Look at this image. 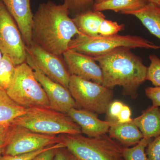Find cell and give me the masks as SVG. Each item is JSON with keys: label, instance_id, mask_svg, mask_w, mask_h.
<instances>
[{"label": "cell", "instance_id": "6da1fadb", "mask_svg": "<svg viewBox=\"0 0 160 160\" xmlns=\"http://www.w3.org/2000/svg\"><path fill=\"white\" fill-rule=\"evenodd\" d=\"M69 14L64 3L49 1L40 4L33 14L32 42L50 53L62 55L73 38L82 34Z\"/></svg>", "mask_w": 160, "mask_h": 160}, {"label": "cell", "instance_id": "7a4b0ae2", "mask_svg": "<svg viewBox=\"0 0 160 160\" xmlns=\"http://www.w3.org/2000/svg\"><path fill=\"white\" fill-rule=\"evenodd\" d=\"M131 49L121 47L94 58L102 72L103 86L122 88L123 94L135 99L138 89L146 81L147 67Z\"/></svg>", "mask_w": 160, "mask_h": 160}, {"label": "cell", "instance_id": "3957f363", "mask_svg": "<svg viewBox=\"0 0 160 160\" xmlns=\"http://www.w3.org/2000/svg\"><path fill=\"white\" fill-rule=\"evenodd\" d=\"M58 136L61 143L78 160H124V146L106 134L95 138L82 134Z\"/></svg>", "mask_w": 160, "mask_h": 160}, {"label": "cell", "instance_id": "277c9868", "mask_svg": "<svg viewBox=\"0 0 160 160\" xmlns=\"http://www.w3.org/2000/svg\"><path fill=\"white\" fill-rule=\"evenodd\" d=\"M12 125L42 134L55 135L82 134L81 128L67 114L46 107L27 108Z\"/></svg>", "mask_w": 160, "mask_h": 160}, {"label": "cell", "instance_id": "5b68a950", "mask_svg": "<svg viewBox=\"0 0 160 160\" xmlns=\"http://www.w3.org/2000/svg\"><path fill=\"white\" fill-rule=\"evenodd\" d=\"M121 47L158 49L160 46L137 36L115 34L110 36H87L78 35L69 43V49L90 56L106 54Z\"/></svg>", "mask_w": 160, "mask_h": 160}, {"label": "cell", "instance_id": "8992f818", "mask_svg": "<svg viewBox=\"0 0 160 160\" xmlns=\"http://www.w3.org/2000/svg\"><path fill=\"white\" fill-rule=\"evenodd\" d=\"M6 92L12 99L24 108H50L45 90L26 62L16 66L14 80Z\"/></svg>", "mask_w": 160, "mask_h": 160}, {"label": "cell", "instance_id": "52a82bcc", "mask_svg": "<svg viewBox=\"0 0 160 160\" xmlns=\"http://www.w3.org/2000/svg\"><path fill=\"white\" fill-rule=\"evenodd\" d=\"M78 109L98 114H106L113 99L112 89L72 75L68 88Z\"/></svg>", "mask_w": 160, "mask_h": 160}, {"label": "cell", "instance_id": "ba28073f", "mask_svg": "<svg viewBox=\"0 0 160 160\" xmlns=\"http://www.w3.org/2000/svg\"><path fill=\"white\" fill-rule=\"evenodd\" d=\"M61 143L59 137L42 134L11 125L8 132V142L2 155H15L37 151Z\"/></svg>", "mask_w": 160, "mask_h": 160}, {"label": "cell", "instance_id": "9c48e42d", "mask_svg": "<svg viewBox=\"0 0 160 160\" xmlns=\"http://www.w3.org/2000/svg\"><path fill=\"white\" fill-rule=\"evenodd\" d=\"M26 47L15 21L0 1V50L18 66L26 62Z\"/></svg>", "mask_w": 160, "mask_h": 160}, {"label": "cell", "instance_id": "30bf717a", "mask_svg": "<svg viewBox=\"0 0 160 160\" xmlns=\"http://www.w3.org/2000/svg\"><path fill=\"white\" fill-rule=\"evenodd\" d=\"M26 50L27 54L43 73L68 89L71 74L61 56L46 51L33 42L26 47Z\"/></svg>", "mask_w": 160, "mask_h": 160}, {"label": "cell", "instance_id": "8fae6325", "mask_svg": "<svg viewBox=\"0 0 160 160\" xmlns=\"http://www.w3.org/2000/svg\"><path fill=\"white\" fill-rule=\"evenodd\" d=\"M26 62L33 69L36 78L45 90L50 109L67 114L72 108H78L69 89L46 76L35 65L27 53Z\"/></svg>", "mask_w": 160, "mask_h": 160}, {"label": "cell", "instance_id": "7c38bea8", "mask_svg": "<svg viewBox=\"0 0 160 160\" xmlns=\"http://www.w3.org/2000/svg\"><path fill=\"white\" fill-rule=\"evenodd\" d=\"M71 75L102 85V72L93 57L68 49L62 54Z\"/></svg>", "mask_w": 160, "mask_h": 160}, {"label": "cell", "instance_id": "4fadbf2b", "mask_svg": "<svg viewBox=\"0 0 160 160\" xmlns=\"http://www.w3.org/2000/svg\"><path fill=\"white\" fill-rule=\"evenodd\" d=\"M15 21L26 46L32 42V14L30 0H0Z\"/></svg>", "mask_w": 160, "mask_h": 160}, {"label": "cell", "instance_id": "5bb4252c", "mask_svg": "<svg viewBox=\"0 0 160 160\" xmlns=\"http://www.w3.org/2000/svg\"><path fill=\"white\" fill-rule=\"evenodd\" d=\"M67 115L80 126L82 132L88 137H98L109 132L111 123L103 121L98 114L82 109L72 108Z\"/></svg>", "mask_w": 160, "mask_h": 160}, {"label": "cell", "instance_id": "9a60e30c", "mask_svg": "<svg viewBox=\"0 0 160 160\" xmlns=\"http://www.w3.org/2000/svg\"><path fill=\"white\" fill-rule=\"evenodd\" d=\"M108 132L110 138L124 147L134 146L143 138L142 132L133 120L129 122L112 123Z\"/></svg>", "mask_w": 160, "mask_h": 160}, {"label": "cell", "instance_id": "2e32d148", "mask_svg": "<svg viewBox=\"0 0 160 160\" xmlns=\"http://www.w3.org/2000/svg\"><path fill=\"white\" fill-rule=\"evenodd\" d=\"M146 138H154L160 135V108L152 106L132 119Z\"/></svg>", "mask_w": 160, "mask_h": 160}, {"label": "cell", "instance_id": "e0dca14e", "mask_svg": "<svg viewBox=\"0 0 160 160\" xmlns=\"http://www.w3.org/2000/svg\"><path fill=\"white\" fill-rule=\"evenodd\" d=\"M122 14L130 15L137 18L151 34L160 40V6L148 3L142 9Z\"/></svg>", "mask_w": 160, "mask_h": 160}, {"label": "cell", "instance_id": "ac0fdd59", "mask_svg": "<svg viewBox=\"0 0 160 160\" xmlns=\"http://www.w3.org/2000/svg\"><path fill=\"white\" fill-rule=\"evenodd\" d=\"M105 18L102 12L90 9L76 15L72 19L81 34L93 37L99 35L100 25Z\"/></svg>", "mask_w": 160, "mask_h": 160}, {"label": "cell", "instance_id": "d6986e66", "mask_svg": "<svg viewBox=\"0 0 160 160\" xmlns=\"http://www.w3.org/2000/svg\"><path fill=\"white\" fill-rule=\"evenodd\" d=\"M26 110L27 108L15 102L6 91L0 88V126H11L14 120Z\"/></svg>", "mask_w": 160, "mask_h": 160}, {"label": "cell", "instance_id": "ffe728a7", "mask_svg": "<svg viewBox=\"0 0 160 160\" xmlns=\"http://www.w3.org/2000/svg\"><path fill=\"white\" fill-rule=\"evenodd\" d=\"M146 0H106L99 3H95L92 7L94 11L111 10L122 14L127 12L136 11L147 4Z\"/></svg>", "mask_w": 160, "mask_h": 160}, {"label": "cell", "instance_id": "44dd1931", "mask_svg": "<svg viewBox=\"0 0 160 160\" xmlns=\"http://www.w3.org/2000/svg\"><path fill=\"white\" fill-rule=\"evenodd\" d=\"M16 66L6 55L0 61V88L7 91L12 84L15 75Z\"/></svg>", "mask_w": 160, "mask_h": 160}, {"label": "cell", "instance_id": "7402d4cb", "mask_svg": "<svg viewBox=\"0 0 160 160\" xmlns=\"http://www.w3.org/2000/svg\"><path fill=\"white\" fill-rule=\"evenodd\" d=\"M153 138H143L136 145L132 147H124L122 155L124 160H148L146 149Z\"/></svg>", "mask_w": 160, "mask_h": 160}, {"label": "cell", "instance_id": "603a6c76", "mask_svg": "<svg viewBox=\"0 0 160 160\" xmlns=\"http://www.w3.org/2000/svg\"><path fill=\"white\" fill-rule=\"evenodd\" d=\"M150 65L147 67L146 80L150 81L156 87H160V59L155 54L149 56Z\"/></svg>", "mask_w": 160, "mask_h": 160}, {"label": "cell", "instance_id": "cb8c5ba5", "mask_svg": "<svg viewBox=\"0 0 160 160\" xmlns=\"http://www.w3.org/2000/svg\"><path fill=\"white\" fill-rule=\"evenodd\" d=\"M69 12L76 15L92 9L96 0H62Z\"/></svg>", "mask_w": 160, "mask_h": 160}, {"label": "cell", "instance_id": "d4e9b609", "mask_svg": "<svg viewBox=\"0 0 160 160\" xmlns=\"http://www.w3.org/2000/svg\"><path fill=\"white\" fill-rule=\"evenodd\" d=\"M123 24H118L117 22L106 19L102 21L99 29V35L110 36L117 34L118 32L124 29Z\"/></svg>", "mask_w": 160, "mask_h": 160}, {"label": "cell", "instance_id": "484cf974", "mask_svg": "<svg viewBox=\"0 0 160 160\" xmlns=\"http://www.w3.org/2000/svg\"><path fill=\"white\" fill-rule=\"evenodd\" d=\"M124 104L118 100L112 101L106 112V121L112 123L118 122V118Z\"/></svg>", "mask_w": 160, "mask_h": 160}, {"label": "cell", "instance_id": "4316f807", "mask_svg": "<svg viewBox=\"0 0 160 160\" xmlns=\"http://www.w3.org/2000/svg\"><path fill=\"white\" fill-rule=\"evenodd\" d=\"M148 160H160V135L154 138L146 147Z\"/></svg>", "mask_w": 160, "mask_h": 160}, {"label": "cell", "instance_id": "83f0119b", "mask_svg": "<svg viewBox=\"0 0 160 160\" xmlns=\"http://www.w3.org/2000/svg\"><path fill=\"white\" fill-rule=\"evenodd\" d=\"M50 146H47L43 149H39L37 151L23 153L15 155H2L0 156V160H32L38 155L45 151L49 148Z\"/></svg>", "mask_w": 160, "mask_h": 160}, {"label": "cell", "instance_id": "f1b7e54d", "mask_svg": "<svg viewBox=\"0 0 160 160\" xmlns=\"http://www.w3.org/2000/svg\"><path fill=\"white\" fill-rule=\"evenodd\" d=\"M63 147L65 146L62 143L52 145L45 151L38 155L32 160H53L57 149Z\"/></svg>", "mask_w": 160, "mask_h": 160}, {"label": "cell", "instance_id": "f546056e", "mask_svg": "<svg viewBox=\"0 0 160 160\" xmlns=\"http://www.w3.org/2000/svg\"><path fill=\"white\" fill-rule=\"evenodd\" d=\"M147 97L151 100L152 106L160 107V87H149L145 89Z\"/></svg>", "mask_w": 160, "mask_h": 160}, {"label": "cell", "instance_id": "4dcf8cb0", "mask_svg": "<svg viewBox=\"0 0 160 160\" xmlns=\"http://www.w3.org/2000/svg\"><path fill=\"white\" fill-rule=\"evenodd\" d=\"M53 160H78L66 147H63L57 149Z\"/></svg>", "mask_w": 160, "mask_h": 160}, {"label": "cell", "instance_id": "1f68e13d", "mask_svg": "<svg viewBox=\"0 0 160 160\" xmlns=\"http://www.w3.org/2000/svg\"><path fill=\"white\" fill-rule=\"evenodd\" d=\"M131 117V109L129 106L124 104L118 117V122L124 123L131 122L132 120Z\"/></svg>", "mask_w": 160, "mask_h": 160}, {"label": "cell", "instance_id": "d6a6232c", "mask_svg": "<svg viewBox=\"0 0 160 160\" xmlns=\"http://www.w3.org/2000/svg\"><path fill=\"white\" fill-rule=\"evenodd\" d=\"M8 132L9 130L6 134L0 137V156L3 154L8 142Z\"/></svg>", "mask_w": 160, "mask_h": 160}, {"label": "cell", "instance_id": "836d02e7", "mask_svg": "<svg viewBox=\"0 0 160 160\" xmlns=\"http://www.w3.org/2000/svg\"><path fill=\"white\" fill-rule=\"evenodd\" d=\"M10 126H0V137L7 133Z\"/></svg>", "mask_w": 160, "mask_h": 160}, {"label": "cell", "instance_id": "e575fe53", "mask_svg": "<svg viewBox=\"0 0 160 160\" xmlns=\"http://www.w3.org/2000/svg\"><path fill=\"white\" fill-rule=\"evenodd\" d=\"M147 3H152L160 6V0H146Z\"/></svg>", "mask_w": 160, "mask_h": 160}, {"label": "cell", "instance_id": "d590c367", "mask_svg": "<svg viewBox=\"0 0 160 160\" xmlns=\"http://www.w3.org/2000/svg\"><path fill=\"white\" fill-rule=\"evenodd\" d=\"M106 0H96L95 2V3H99L101 2H104V1H106Z\"/></svg>", "mask_w": 160, "mask_h": 160}, {"label": "cell", "instance_id": "8d00e7d4", "mask_svg": "<svg viewBox=\"0 0 160 160\" xmlns=\"http://www.w3.org/2000/svg\"><path fill=\"white\" fill-rule=\"evenodd\" d=\"M3 53H2V51L0 50V61H1V59H2V58L3 57Z\"/></svg>", "mask_w": 160, "mask_h": 160}]
</instances>
